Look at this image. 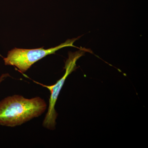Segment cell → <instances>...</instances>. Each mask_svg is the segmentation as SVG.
I'll return each instance as SVG.
<instances>
[{"label": "cell", "instance_id": "3", "mask_svg": "<svg viewBox=\"0 0 148 148\" xmlns=\"http://www.w3.org/2000/svg\"><path fill=\"white\" fill-rule=\"evenodd\" d=\"M85 51H84L83 49H80L78 51L74 53L69 52V58L67 59L65 63L64 68L66 69L65 73L61 79L58 80L55 84L47 86L35 82L36 83L48 88L50 92L47 112L43 122V126L47 129L50 130H53L55 129L56 120L58 116V114L56 111L55 107L58 95L67 77L77 69V61L80 57L84 55Z\"/></svg>", "mask_w": 148, "mask_h": 148}, {"label": "cell", "instance_id": "4", "mask_svg": "<svg viewBox=\"0 0 148 148\" xmlns=\"http://www.w3.org/2000/svg\"><path fill=\"white\" fill-rule=\"evenodd\" d=\"M8 76H9V75L8 74H3V75L0 77V84H1V83Z\"/></svg>", "mask_w": 148, "mask_h": 148}, {"label": "cell", "instance_id": "1", "mask_svg": "<svg viewBox=\"0 0 148 148\" xmlns=\"http://www.w3.org/2000/svg\"><path fill=\"white\" fill-rule=\"evenodd\" d=\"M47 108L39 97L27 99L20 95L9 96L0 101V125L14 127L41 115Z\"/></svg>", "mask_w": 148, "mask_h": 148}, {"label": "cell", "instance_id": "2", "mask_svg": "<svg viewBox=\"0 0 148 148\" xmlns=\"http://www.w3.org/2000/svg\"><path fill=\"white\" fill-rule=\"evenodd\" d=\"M79 38L68 40L58 46L45 49L43 47L34 49H24L14 48L8 51L7 56L3 58L5 65L15 66L19 72L25 73L35 63L47 56L54 54L63 47H73V43Z\"/></svg>", "mask_w": 148, "mask_h": 148}]
</instances>
